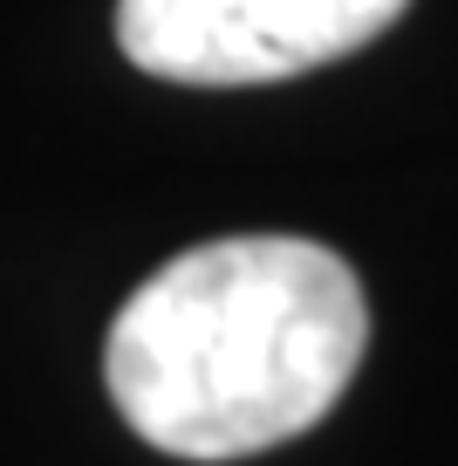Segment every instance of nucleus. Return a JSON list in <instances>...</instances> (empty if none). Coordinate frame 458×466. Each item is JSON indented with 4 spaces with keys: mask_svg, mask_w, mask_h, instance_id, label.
Wrapping results in <instances>:
<instances>
[{
    "mask_svg": "<svg viewBox=\"0 0 458 466\" xmlns=\"http://www.w3.org/2000/svg\"><path fill=\"white\" fill-rule=\"evenodd\" d=\"M411 0H116V48L164 83H281L356 56Z\"/></svg>",
    "mask_w": 458,
    "mask_h": 466,
    "instance_id": "nucleus-2",
    "label": "nucleus"
},
{
    "mask_svg": "<svg viewBox=\"0 0 458 466\" xmlns=\"http://www.w3.org/2000/svg\"><path fill=\"white\" fill-rule=\"evenodd\" d=\"M370 343L343 254L294 233L205 240L110 322L103 378L130 432L178 460H246L329 419Z\"/></svg>",
    "mask_w": 458,
    "mask_h": 466,
    "instance_id": "nucleus-1",
    "label": "nucleus"
}]
</instances>
